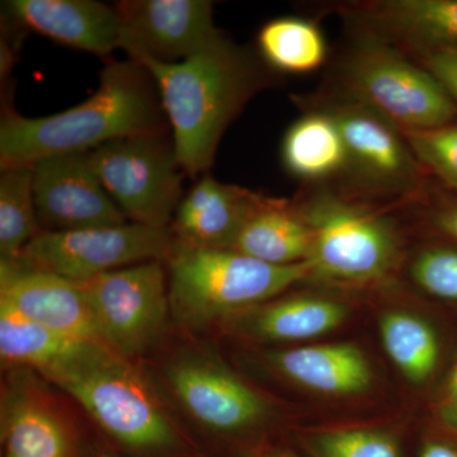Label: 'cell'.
Returning a JSON list of instances; mask_svg holds the SVG:
<instances>
[{
	"mask_svg": "<svg viewBox=\"0 0 457 457\" xmlns=\"http://www.w3.org/2000/svg\"><path fill=\"white\" fill-rule=\"evenodd\" d=\"M154 80L185 174L209 170L224 132L262 87L253 57L221 35L179 62L130 56Z\"/></svg>",
	"mask_w": 457,
	"mask_h": 457,
	"instance_id": "cell-1",
	"label": "cell"
},
{
	"mask_svg": "<svg viewBox=\"0 0 457 457\" xmlns=\"http://www.w3.org/2000/svg\"><path fill=\"white\" fill-rule=\"evenodd\" d=\"M154 80L134 60L108 62L98 89L82 104L44 117L7 110L0 122V167L46 156L88 153L110 141L165 130Z\"/></svg>",
	"mask_w": 457,
	"mask_h": 457,
	"instance_id": "cell-2",
	"label": "cell"
},
{
	"mask_svg": "<svg viewBox=\"0 0 457 457\" xmlns=\"http://www.w3.org/2000/svg\"><path fill=\"white\" fill-rule=\"evenodd\" d=\"M38 372L126 446L161 450L176 442L170 420L139 372L104 342L73 341Z\"/></svg>",
	"mask_w": 457,
	"mask_h": 457,
	"instance_id": "cell-3",
	"label": "cell"
},
{
	"mask_svg": "<svg viewBox=\"0 0 457 457\" xmlns=\"http://www.w3.org/2000/svg\"><path fill=\"white\" fill-rule=\"evenodd\" d=\"M167 260L171 311L194 328L272 299L312 276L308 262L273 266L234 249L198 248L176 237Z\"/></svg>",
	"mask_w": 457,
	"mask_h": 457,
	"instance_id": "cell-4",
	"label": "cell"
},
{
	"mask_svg": "<svg viewBox=\"0 0 457 457\" xmlns=\"http://www.w3.org/2000/svg\"><path fill=\"white\" fill-rule=\"evenodd\" d=\"M362 36L339 71L342 98L369 108L402 132L455 121V102L427 69L395 45L370 33Z\"/></svg>",
	"mask_w": 457,
	"mask_h": 457,
	"instance_id": "cell-5",
	"label": "cell"
},
{
	"mask_svg": "<svg viewBox=\"0 0 457 457\" xmlns=\"http://www.w3.org/2000/svg\"><path fill=\"white\" fill-rule=\"evenodd\" d=\"M296 206L311 228L312 276L369 284L386 278L395 267L398 233L383 213L328 189Z\"/></svg>",
	"mask_w": 457,
	"mask_h": 457,
	"instance_id": "cell-6",
	"label": "cell"
},
{
	"mask_svg": "<svg viewBox=\"0 0 457 457\" xmlns=\"http://www.w3.org/2000/svg\"><path fill=\"white\" fill-rule=\"evenodd\" d=\"M90 164L123 215L137 224L168 228L183 198L173 139L165 130L132 135L88 152Z\"/></svg>",
	"mask_w": 457,
	"mask_h": 457,
	"instance_id": "cell-7",
	"label": "cell"
},
{
	"mask_svg": "<svg viewBox=\"0 0 457 457\" xmlns=\"http://www.w3.org/2000/svg\"><path fill=\"white\" fill-rule=\"evenodd\" d=\"M173 245L170 228L137 222L71 231L42 230L18 260L83 284L111 270L167 260Z\"/></svg>",
	"mask_w": 457,
	"mask_h": 457,
	"instance_id": "cell-8",
	"label": "cell"
},
{
	"mask_svg": "<svg viewBox=\"0 0 457 457\" xmlns=\"http://www.w3.org/2000/svg\"><path fill=\"white\" fill-rule=\"evenodd\" d=\"M82 287L101 341L126 359L144 353L163 332L170 300L162 261L111 270Z\"/></svg>",
	"mask_w": 457,
	"mask_h": 457,
	"instance_id": "cell-9",
	"label": "cell"
},
{
	"mask_svg": "<svg viewBox=\"0 0 457 457\" xmlns=\"http://www.w3.org/2000/svg\"><path fill=\"white\" fill-rule=\"evenodd\" d=\"M314 107L329 114L338 126L347 153L345 173L354 185L380 196H416L423 168L402 131L345 98L318 102Z\"/></svg>",
	"mask_w": 457,
	"mask_h": 457,
	"instance_id": "cell-10",
	"label": "cell"
},
{
	"mask_svg": "<svg viewBox=\"0 0 457 457\" xmlns=\"http://www.w3.org/2000/svg\"><path fill=\"white\" fill-rule=\"evenodd\" d=\"M33 195L45 230L113 227L126 216L107 194L88 153H65L33 162Z\"/></svg>",
	"mask_w": 457,
	"mask_h": 457,
	"instance_id": "cell-11",
	"label": "cell"
},
{
	"mask_svg": "<svg viewBox=\"0 0 457 457\" xmlns=\"http://www.w3.org/2000/svg\"><path fill=\"white\" fill-rule=\"evenodd\" d=\"M125 29L123 50L162 62H179L222 35L207 0H123L114 5Z\"/></svg>",
	"mask_w": 457,
	"mask_h": 457,
	"instance_id": "cell-12",
	"label": "cell"
},
{
	"mask_svg": "<svg viewBox=\"0 0 457 457\" xmlns=\"http://www.w3.org/2000/svg\"><path fill=\"white\" fill-rule=\"evenodd\" d=\"M0 306L73 341H101L79 282L21 260L0 262Z\"/></svg>",
	"mask_w": 457,
	"mask_h": 457,
	"instance_id": "cell-13",
	"label": "cell"
},
{
	"mask_svg": "<svg viewBox=\"0 0 457 457\" xmlns=\"http://www.w3.org/2000/svg\"><path fill=\"white\" fill-rule=\"evenodd\" d=\"M167 374L180 403L213 431L251 428L269 411L261 395L212 360L188 357L171 365Z\"/></svg>",
	"mask_w": 457,
	"mask_h": 457,
	"instance_id": "cell-14",
	"label": "cell"
},
{
	"mask_svg": "<svg viewBox=\"0 0 457 457\" xmlns=\"http://www.w3.org/2000/svg\"><path fill=\"white\" fill-rule=\"evenodd\" d=\"M7 8L18 25L73 49L107 56L125 44L116 8L96 0H12Z\"/></svg>",
	"mask_w": 457,
	"mask_h": 457,
	"instance_id": "cell-15",
	"label": "cell"
},
{
	"mask_svg": "<svg viewBox=\"0 0 457 457\" xmlns=\"http://www.w3.org/2000/svg\"><path fill=\"white\" fill-rule=\"evenodd\" d=\"M266 197L204 176L183 196L173 216L176 239L198 248L231 249Z\"/></svg>",
	"mask_w": 457,
	"mask_h": 457,
	"instance_id": "cell-16",
	"label": "cell"
},
{
	"mask_svg": "<svg viewBox=\"0 0 457 457\" xmlns=\"http://www.w3.org/2000/svg\"><path fill=\"white\" fill-rule=\"evenodd\" d=\"M370 35L411 54L457 47V0H380L354 7Z\"/></svg>",
	"mask_w": 457,
	"mask_h": 457,
	"instance_id": "cell-17",
	"label": "cell"
},
{
	"mask_svg": "<svg viewBox=\"0 0 457 457\" xmlns=\"http://www.w3.org/2000/svg\"><path fill=\"white\" fill-rule=\"evenodd\" d=\"M270 361L288 380L327 395H356L372 381L368 359L350 343L293 348L272 354Z\"/></svg>",
	"mask_w": 457,
	"mask_h": 457,
	"instance_id": "cell-18",
	"label": "cell"
},
{
	"mask_svg": "<svg viewBox=\"0 0 457 457\" xmlns=\"http://www.w3.org/2000/svg\"><path fill=\"white\" fill-rule=\"evenodd\" d=\"M231 249L273 266L302 263L311 257V228L296 204L285 198L266 197Z\"/></svg>",
	"mask_w": 457,
	"mask_h": 457,
	"instance_id": "cell-19",
	"label": "cell"
},
{
	"mask_svg": "<svg viewBox=\"0 0 457 457\" xmlns=\"http://www.w3.org/2000/svg\"><path fill=\"white\" fill-rule=\"evenodd\" d=\"M281 155L286 170L308 182L345 173L347 165L338 126L329 114L315 107L286 132Z\"/></svg>",
	"mask_w": 457,
	"mask_h": 457,
	"instance_id": "cell-20",
	"label": "cell"
},
{
	"mask_svg": "<svg viewBox=\"0 0 457 457\" xmlns=\"http://www.w3.org/2000/svg\"><path fill=\"white\" fill-rule=\"evenodd\" d=\"M3 416L5 457H71V436L45 403L21 396Z\"/></svg>",
	"mask_w": 457,
	"mask_h": 457,
	"instance_id": "cell-21",
	"label": "cell"
},
{
	"mask_svg": "<svg viewBox=\"0 0 457 457\" xmlns=\"http://www.w3.org/2000/svg\"><path fill=\"white\" fill-rule=\"evenodd\" d=\"M345 317L347 308L336 300L290 297L255 312L251 328L255 336L270 341H303L332 332Z\"/></svg>",
	"mask_w": 457,
	"mask_h": 457,
	"instance_id": "cell-22",
	"label": "cell"
},
{
	"mask_svg": "<svg viewBox=\"0 0 457 457\" xmlns=\"http://www.w3.org/2000/svg\"><path fill=\"white\" fill-rule=\"evenodd\" d=\"M384 350L409 381L425 384L437 371L441 341L426 319L407 312H387L380 319Z\"/></svg>",
	"mask_w": 457,
	"mask_h": 457,
	"instance_id": "cell-23",
	"label": "cell"
},
{
	"mask_svg": "<svg viewBox=\"0 0 457 457\" xmlns=\"http://www.w3.org/2000/svg\"><path fill=\"white\" fill-rule=\"evenodd\" d=\"M257 41L264 62L284 73H312L327 59L323 32L303 18L281 17L270 21L262 27Z\"/></svg>",
	"mask_w": 457,
	"mask_h": 457,
	"instance_id": "cell-24",
	"label": "cell"
},
{
	"mask_svg": "<svg viewBox=\"0 0 457 457\" xmlns=\"http://www.w3.org/2000/svg\"><path fill=\"white\" fill-rule=\"evenodd\" d=\"M33 195L31 164L2 168L0 176V254L17 260L40 233Z\"/></svg>",
	"mask_w": 457,
	"mask_h": 457,
	"instance_id": "cell-25",
	"label": "cell"
},
{
	"mask_svg": "<svg viewBox=\"0 0 457 457\" xmlns=\"http://www.w3.org/2000/svg\"><path fill=\"white\" fill-rule=\"evenodd\" d=\"M73 339L0 306V356L7 365L46 368Z\"/></svg>",
	"mask_w": 457,
	"mask_h": 457,
	"instance_id": "cell-26",
	"label": "cell"
},
{
	"mask_svg": "<svg viewBox=\"0 0 457 457\" xmlns=\"http://www.w3.org/2000/svg\"><path fill=\"white\" fill-rule=\"evenodd\" d=\"M308 447L315 457H400L398 444L378 429H335L312 435Z\"/></svg>",
	"mask_w": 457,
	"mask_h": 457,
	"instance_id": "cell-27",
	"label": "cell"
},
{
	"mask_svg": "<svg viewBox=\"0 0 457 457\" xmlns=\"http://www.w3.org/2000/svg\"><path fill=\"white\" fill-rule=\"evenodd\" d=\"M402 134L420 167L457 191V125Z\"/></svg>",
	"mask_w": 457,
	"mask_h": 457,
	"instance_id": "cell-28",
	"label": "cell"
},
{
	"mask_svg": "<svg viewBox=\"0 0 457 457\" xmlns=\"http://www.w3.org/2000/svg\"><path fill=\"white\" fill-rule=\"evenodd\" d=\"M411 278L427 294L457 303V249L435 246L417 255L411 264Z\"/></svg>",
	"mask_w": 457,
	"mask_h": 457,
	"instance_id": "cell-29",
	"label": "cell"
},
{
	"mask_svg": "<svg viewBox=\"0 0 457 457\" xmlns=\"http://www.w3.org/2000/svg\"><path fill=\"white\" fill-rule=\"evenodd\" d=\"M417 54L423 68L438 80L451 98L457 99V47H437Z\"/></svg>",
	"mask_w": 457,
	"mask_h": 457,
	"instance_id": "cell-30",
	"label": "cell"
},
{
	"mask_svg": "<svg viewBox=\"0 0 457 457\" xmlns=\"http://www.w3.org/2000/svg\"><path fill=\"white\" fill-rule=\"evenodd\" d=\"M436 418L444 431L457 436V354L436 403Z\"/></svg>",
	"mask_w": 457,
	"mask_h": 457,
	"instance_id": "cell-31",
	"label": "cell"
},
{
	"mask_svg": "<svg viewBox=\"0 0 457 457\" xmlns=\"http://www.w3.org/2000/svg\"><path fill=\"white\" fill-rule=\"evenodd\" d=\"M447 433V437L429 438L420 447L418 457H457V436Z\"/></svg>",
	"mask_w": 457,
	"mask_h": 457,
	"instance_id": "cell-32",
	"label": "cell"
},
{
	"mask_svg": "<svg viewBox=\"0 0 457 457\" xmlns=\"http://www.w3.org/2000/svg\"><path fill=\"white\" fill-rule=\"evenodd\" d=\"M436 222L445 234L457 240V204L438 212Z\"/></svg>",
	"mask_w": 457,
	"mask_h": 457,
	"instance_id": "cell-33",
	"label": "cell"
},
{
	"mask_svg": "<svg viewBox=\"0 0 457 457\" xmlns=\"http://www.w3.org/2000/svg\"><path fill=\"white\" fill-rule=\"evenodd\" d=\"M101 457H113V456L108 455V453H104V455H102Z\"/></svg>",
	"mask_w": 457,
	"mask_h": 457,
	"instance_id": "cell-34",
	"label": "cell"
},
{
	"mask_svg": "<svg viewBox=\"0 0 457 457\" xmlns=\"http://www.w3.org/2000/svg\"><path fill=\"white\" fill-rule=\"evenodd\" d=\"M279 457H296V456H293V455H284V456H279Z\"/></svg>",
	"mask_w": 457,
	"mask_h": 457,
	"instance_id": "cell-35",
	"label": "cell"
}]
</instances>
